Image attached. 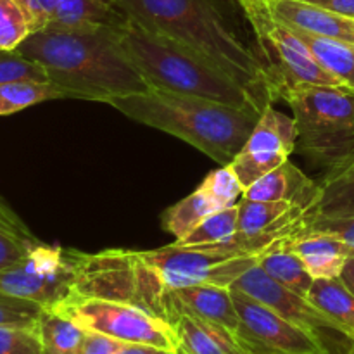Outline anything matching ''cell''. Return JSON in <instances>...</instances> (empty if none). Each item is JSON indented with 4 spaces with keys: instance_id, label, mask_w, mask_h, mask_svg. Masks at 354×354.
<instances>
[{
    "instance_id": "6da1fadb",
    "label": "cell",
    "mask_w": 354,
    "mask_h": 354,
    "mask_svg": "<svg viewBox=\"0 0 354 354\" xmlns=\"http://www.w3.org/2000/svg\"><path fill=\"white\" fill-rule=\"evenodd\" d=\"M113 3L145 30L173 38L211 59L265 109L275 102L258 47L245 40L225 0H113Z\"/></svg>"
},
{
    "instance_id": "7a4b0ae2",
    "label": "cell",
    "mask_w": 354,
    "mask_h": 354,
    "mask_svg": "<svg viewBox=\"0 0 354 354\" xmlns=\"http://www.w3.org/2000/svg\"><path fill=\"white\" fill-rule=\"evenodd\" d=\"M118 26L44 28L31 33L16 50L38 62L48 82L59 86L68 99L109 104L116 97L151 90L121 50Z\"/></svg>"
},
{
    "instance_id": "3957f363",
    "label": "cell",
    "mask_w": 354,
    "mask_h": 354,
    "mask_svg": "<svg viewBox=\"0 0 354 354\" xmlns=\"http://www.w3.org/2000/svg\"><path fill=\"white\" fill-rule=\"evenodd\" d=\"M109 106L137 123L182 138L221 166L234 161L261 116L254 109L158 88L116 97Z\"/></svg>"
},
{
    "instance_id": "277c9868",
    "label": "cell",
    "mask_w": 354,
    "mask_h": 354,
    "mask_svg": "<svg viewBox=\"0 0 354 354\" xmlns=\"http://www.w3.org/2000/svg\"><path fill=\"white\" fill-rule=\"evenodd\" d=\"M118 44L151 88L203 97L259 113L265 111L248 88L211 59L173 38L145 30L130 17L118 26Z\"/></svg>"
},
{
    "instance_id": "5b68a950",
    "label": "cell",
    "mask_w": 354,
    "mask_h": 354,
    "mask_svg": "<svg viewBox=\"0 0 354 354\" xmlns=\"http://www.w3.org/2000/svg\"><path fill=\"white\" fill-rule=\"evenodd\" d=\"M294 230L266 232L259 235L239 234L230 241L206 245H180L176 242L165 248L145 251L149 261L156 266L168 290L194 286L230 287L268 248L282 239L292 237Z\"/></svg>"
},
{
    "instance_id": "8992f818",
    "label": "cell",
    "mask_w": 354,
    "mask_h": 354,
    "mask_svg": "<svg viewBox=\"0 0 354 354\" xmlns=\"http://www.w3.org/2000/svg\"><path fill=\"white\" fill-rule=\"evenodd\" d=\"M168 287L145 251L106 249L97 254L76 251L71 297L133 304L168 322Z\"/></svg>"
},
{
    "instance_id": "52a82bcc",
    "label": "cell",
    "mask_w": 354,
    "mask_h": 354,
    "mask_svg": "<svg viewBox=\"0 0 354 354\" xmlns=\"http://www.w3.org/2000/svg\"><path fill=\"white\" fill-rule=\"evenodd\" d=\"M292 109L297 147L311 162L332 168L354 154V92L346 86L310 85L283 99Z\"/></svg>"
},
{
    "instance_id": "ba28073f",
    "label": "cell",
    "mask_w": 354,
    "mask_h": 354,
    "mask_svg": "<svg viewBox=\"0 0 354 354\" xmlns=\"http://www.w3.org/2000/svg\"><path fill=\"white\" fill-rule=\"evenodd\" d=\"M261 55L275 100L290 90L310 85L344 86L310 50L299 35L272 16L266 3L242 7Z\"/></svg>"
},
{
    "instance_id": "9c48e42d",
    "label": "cell",
    "mask_w": 354,
    "mask_h": 354,
    "mask_svg": "<svg viewBox=\"0 0 354 354\" xmlns=\"http://www.w3.org/2000/svg\"><path fill=\"white\" fill-rule=\"evenodd\" d=\"M55 310L68 315L85 330L99 332L128 344L178 351L171 325L133 304L95 297H68Z\"/></svg>"
},
{
    "instance_id": "30bf717a",
    "label": "cell",
    "mask_w": 354,
    "mask_h": 354,
    "mask_svg": "<svg viewBox=\"0 0 354 354\" xmlns=\"http://www.w3.org/2000/svg\"><path fill=\"white\" fill-rule=\"evenodd\" d=\"M76 279V249L40 242L19 263L0 270V290L55 308L71 297Z\"/></svg>"
},
{
    "instance_id": "8fae6325",
    "label": "cell",
    "mask_w": 354,
    "mask_h": 354,
    "mask_svg": "<svg viewBox=\"0 0 354 354\" xmlns=\"http://www.w3.org/2000/svg\"><path fill=\"white\" fill-rule=\"evenodd\" d=\"M230 287L254 297L277 311L280 317L310 332L325 346L328 354H354V341L341 330L337 324L318 310L306 296L292 292L282 283L275 282L259 265L249 268Z\"/></svg>"
},
{
    "instance_id": "7c38bea8",
    "label": "cell",
    "mask_w": 354,
    "mask_h": 354,
    "mask_svg": "<svg viewBox=\"0 0 354 354\" xmlns=\"http://www.w3.org/2000/svg\"><path fill=\"white\" fill-rule=\"evenodd\" d=\"M232 297L241 318L242 339L256 354H328L315 335L254 297L237 289H232Z\"/></svg>"
},
{
    "instance_id": "4fadbf2b",
    "label": "cell",
    "mask_w": 354,
    "mask_h": 354,
    "mask_svg": "<svg viewBox=\"0 0 354 354\" xmlns=\"http://www.w3.org/2000/svg\"><path fill=\"white\" fill-rule=\"evenodd\" d=\"M297 147V127L294 118L268 106L259 116L254 130L241 149L230 168L244 190L270 171L279 168Z\"/></svg>"
},
{
    "instance_id": "5bb4252c",
    "label": "cell",
    "mask_w": 354,
    "mask_h": 354,
    "mask_svg": "<svg viewBox=\"0 0 354 354\" xmlns=\"http://www.w3.org/2000/svg\"><path fill=\"white\" fill-rule=\"evenodd\" d=\"M168 324L176 335L180 354H256L244 339L190 315L169 294Z\"/></svg>"
},
{
    "instance_id": "9a60e30c",
    "label": "cell",
    "mask_w": 354,
    "mask_h": 354,
    "mask_svg": "<svg viewBox=\"0 0 354 354\" xmlns=\"http://www.w3.org/2000/svg\"><path fill=\"white\" fill-rule=\"evenodd\" d=\"M266 7L275 19L294 30L354 44V19L351 17L299 0H273Z\"/></svg>"
},
{
    "instance_id": "2e32d148",
    "label": "cell",
    "mask_w": 354,
    "mask_h": 354,
    "mask_svg": "<svg viewBox=\"0 0 354 354\" xmlns=\"http://www.w3.org/2000/svg\"><path fill=\"white\" fill-rule=\"evenodd\" d=\"M242 197L251 201H266V203L283 201L304 207L311 213L318 197V182L304 175L296 165L286 161L248 187Z\"/></svg>"
},
{
    "instance_id": "e0dca14e",
    "label": "cell",
    "mask_w": 354,
    "mask_h": 354,
    "mask_svg": "<svg viewBox=\"0 0 354 354\" xmlns=\"http://www.w3.org/2000/svg\"><path fill=\"white\" fill-rule=\"evenodd\" d=\"M169 297L194 317L207 324L218 325L242 339L241 318L234 304L230 287L209 286V283L185 287V289L169 290Z\"/></svg>"
},
{
    "instance_id": "ac0fdd59",
    "label": "cell",
    "mask_w": 354,
    "mask_h": 354,
    "mask_svg": "<svg viewBox=\"0 0 354 354\" xmlns=\"http://www.w3.org/2000/svg\"><path fill=\"white\" fill-rule=\"evenodd\" d=\"M289 245L315 280L339 279L353 254L348 242L325 232L299 230V234L290 239Z\"/></svg>"
},
{
    "instance_id": "d6986e66",
    "label": "cell",
    "mask_w": 354,
    "mask_h": 354,
    "mask_svg": "<svg viewBox=\"0 0 354 354\" xmlns=\"http://www.w3.org/2000/svg\"><path fill=\"white\" fill-rule=\"evenodd\" d=\"M354 216V154L327 169L318 182V197L310 218Z\"/></svg>"
},
{
    "instance_id": "ffe728a7",
    "label": "cell",
    "mask_w": 354,
    "mask_h": 354,
    "mask_svg": "<svg viewBox=\"0 0 354 354\" xmlns=\"http://www.w3.org/2000/svg\"><path fill=\"white\" fill-rule=\"evenodd\" d=\"M292 237L282 239L275 242L272 248L266 249L258 259V265L272 277L275 282L282 283L283 287L292 292L306 296L310 294L315 279L308 273L306 266L299 259V256L290 249L289 241Z\"/></svg>"
},
{
    "instance_id": "44dd1931",
    "label": "cell",
    "mask_w": 354,
    "mask_h": 354,
    "mask_svg": "<svg viewBox=\"0 0 354 354\" xmlns=\"http://www.w3.org/2000/svg\"><path fill=\"white\" fill-rule=\"evenodd\" d=\"M225 206L209 189L201 183L190 196L185 199L178 201L173 204L171 207L165 211L162 214V227L176 239L182 241L183 237L190 234L204 218L209 214L216 213V211L223 209Z\"/></svg>"
},
{
    "instance_id": "7402d4cb",
    "label": "cell",
    "mask_w": 354,
    "mask_h": 354,
    "mask_svg": "<svg viewBox=\"0 0 354 354\" xmlns=\"http://www.w3.org/2000/svg\"><path fill=\"white\" fill-rule=\"evenodd\" d=\"M308 299L354 341V294L341 279L315 280Z\"/></svg>"
},
{
    "instance_id": "603a6c76",
    "label": "cell",
    "mask_w": 354,
    "mask_h": 354,
    "mask_svg": "<svg viewBox=\"0 0 354 354\" xmlns=\"http://www.w3.org/2000/svg\"><path fill=\"white\" fill-rule=\"evenodd\" d=\"M44 354H78L86 330L55 308H44L37 324Z\"/></svg>"
},
{
    "instance_id": "cb8c5ba5",
    "label": "cell",
    "mask_w": 354,
    "mask_h": 354,
    "mask_svg": "<svg viewBox=\"0 0 354 354\" xmlns=\"http://www.w3.org/2000/svg\"><path fill=\"white\" fill-rule=\"evenodd\" d=\"M294 30V28H292ZM301 40L310 47L315 57L346 86L354 92V44L317 37L306 31L294 30Z\"/></svg>"
},
{
    "instance_id": "d4e9b609",
    "label": "cell",
    "mask_w": 354,
    "mask_h": 354,
    "mask_svg": "<svg viewBox=\"0 0 354 354\" xmlns=\"http://www.w3.org/2000/svg\"><path fill=\"white\" fill-rule=\"evenodd\" d=\"M40 244L16 213L0 199V270L19 263Z\"/></svg>"
},
{
    "instance_id": "484cf974",
    "label": "cell",
    "mask_w": 354,
    "mask_h": 354,
    "mask_svg": "<svg viewBox=\"0 0 354 354\" xmlns=\"http://www.w3.org/2000/svg\"><path fill=\"white\" fill-rule=\"evenodd\" d=\"M66 99L64 92L50 82H12L0 85V116L19 113L45 100Z\"/></svg>"
},
{
    "instance_id": "4316f807",
    "label": "cell",
    "mask_w": 354,
    "mask_h": 354,
    "mask_svg": "<svg viewBox=\"0 0 354 354\" xmlns=\"http://www.w3.org/2000/svg\"><path fill=\"white\" fill-rule=\"evenodd\" d=\"M239 225V203L235 206L223 207L216 213L204 218L187 237L182 241H175L180 245H206L220 244L230 241L237 235Z\"/></svg>"
},
{
    "instance_id": "83f0119b",
    "label": "cell",
    "mask_w": 354,
    "mask_h": 354,
    "mask_svg": "<svg viewBox=\"0 0 354 354\" xmlns=\"http://www.w3.org/2000/svg\"><path fill=\"white\" fill-rule=\"evenodd\" d=\"M31 33L23 6L17 0H0V50H16Z\"/></svg>"
},
{
    "instance_id": "f1b7e54d",
    "label": "cell",
    "mask_w": 354,
    "mask_h": 354,
    "mask_svg": "<svg viewBox=\"0 0 354 354\" xmlns=\"http://www.w3.org/2000/svg\"><path fill=\"white\" fill-rule=\"evenodd\" d=\"M12 82H48L45 69L17 50H0V85Z\"/></svg>"
},
{
    "instance_id": "f546056e",
    "label": "cell",
    "mask_w": 354,
    "mask_h": 354,
    "mask_svg": "<svg viewBox=\"0 0 354 354\" xmlns=\"http://www.w3.org/2000/svg\"><path fill=\"white\" fill-rule=\"evenodd\" d=\"M44 308L33 301L10 296L0 290V325L9 327H37Z\"/></svg>"
},
{
    "instance_id": "4dcf8cb0",
    "label": "cell",
    "mask_w": 354,
    "mask_h": 354,
    "mask_svg": "<svg viewBox=\"0 0 354 354\" xmlns=\"http://www.w3.org/2000/svg\"><path fill=\"white\" fill-rule=\"evenodd\" d=\"M0 354H44L37 327L0 325Z\"/></svg>"
},
{
    "instance_id": "1f68e13d",
    "label": "cell",
    "mask_w": 354,
    "mask_h": 354,
    "mask_svg": "<svg viewBox=\"0 0 354 354\" xmlns=\"http://www.w3.org/2000/svg\"><path fill=\"white\" fill-rule=\"evenodd\" d=\"M203 185L209 189L225 206H235L244 194V187L230 166H220L204 178Z\"/></svg>"
},
{
    "instance_id": "d6a6232c",
    "label": "cell",
    "mask_w": 354,
    "mask_h": 354,
    "mask_svg": "<svg viewBox=\"0 0 354 354\" xmlns=\"http://www.w3.org/2000/svg\"><path fill=\"white\" fill-rule=\"evenodd\" d=\"M303 232H325L348 242L354 249V216L351 218H306Z\"/></svg>"
},
{
    "instance_id": "836d02e7",
    "label": "cell",
    "mask_w": 354,
    "mask_h": 354,
    "mask_svg": "<svg viewBox=\"0 0 354 354\" xmlns=\"http://www.w3.org/2000/svg\"><path fill=\"white\" fill-rule=\"evenodd\" d=\"M30 17L31 30L40 31L48 26L59 0H17Z\"/></svg>"
},
{
    "instance_id": "e575fe53",
    "label": "cell",
    "mask_w": 354,
    "mask_h": 354,
    "mask_svg": "<svg viewBox=\"0 0 354 354\" xmlns=\"http://www.w3.org/2000/svg\"><path fill=\"white\" fill-rule=\"evenodd\" d=\"M123 344L124 342L109 337V335L86 330L82 346L78 349V354H116L123 348Z\"/></svg>"
},
{
    "instance_id": "d590c367",
    "label": "cell",
    "mask_w": 354,
    "mask_h": 354,
    "mask_svg": "<svg viewBox=\"0 0 354 354\" xmlns=\"http://www.w3.org/2000/svg\"><path fill=\"white\" fill-rule=\"evenodd\" d=\"M299 2L311 3V6L320 7V9L354 19V0H299Z\"/></svg>"
},
{
    "instance_id": "8d00e7d4",
    "label": "cell",
    "mask_w": 354,
    "mask_h": 354,
    "mask_svg": "<svg viewBox=\"0 0 354 354\" xmlns=\"http://www.w3.org/2000/svg\"><path fill=\"white\" fill-rule=\"evenodd\" d=\"M339 279H341L342 282L348 286V289L354 294V249H353V254L349 256L348 263H346L344 270H342V273Z\"/></svg>"
},
{
    "instance_id": "74e56055",
    "label": "cell",
    "mask_w": 354,
    "mask_h": 354,
    "mask_svg": "<svg viewBox=\"0 0 354 354\" xmlns=\"http://www.w3.org/2000/svg\"><path fill=\"white\" fill-rule=\"evenodd\" d=\"M156 353H158V349L152 348V346L128 344V342H124L123 348H121L116 354H156Z\"/></svg>"
},
{
    "instance_id": "f35d334b",
    "label": "cell",
    "mask_w": 354,
    "mask_h": 354,
    "mask_svg": "<svg viewBox=\"0 0 354 354\" xmlns=\"http://www.w3.org/2000/svg\"><path fill=\"white\" fill-rule=\"evenodd\" d=\"M270 2H273V0H239L241 7H245V6H261V3H270Z\"/></svg>"
},
{
    "instance_id": "ab89813d",
    "label": "cell",
    "mask_w": 354,
    "mask_h": 354,
    "mask_svg": "<svg viewBox=\"0 0 354 354\" xmlns=\"http://www.w3.org/2000/svg\"><path fill=\"white\" fill-rule=\"evenodd\" d=\"M156 354H180L178 351H166V349H158V353Z\"/></svg>"
}]
</instances>
